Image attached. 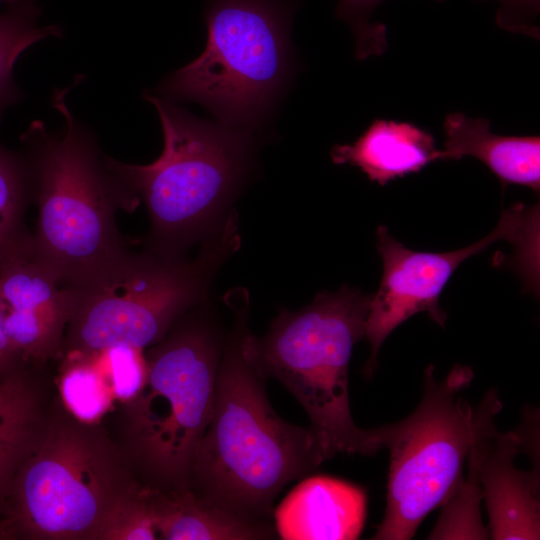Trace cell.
<instances>
[{"mask_svg":"<svg viewBox=\"0 0 540 540\" xmlns=\"http://www.w3.org/2000/svg\"><path fill=\"white\" fill-rule=\"evenodd\" d=\"M235 324L223 344L213 411L195 451L189 488L203 501L250 523L275 527L273 502L291 481L325 461L307 428L279 417L266 379L243 345L248 295H231Z\"/></svg>","mask_w":540,"mask_h":540,"instance_id":"6da1fadb","label":"cell"},{"mask_svg":"<svg viewBox=\"0 0 540 540\" xmlns=\"http://www.w3.org/2000/svg\"><path fill=\"white\" fill-rule=\"evenodd\" d=\"M144 98L161 120V155L148 165L105 161L147 209L145 249L181 258L218 233L233 212L230 206L251 167L252 131L197 118L152 92Z\"/></svg>","mask_w":540,"mask_h":540,"instance_id":"7a4b0ae2","label":"cell"},{"mask_svg":"<svg viewBox=\"0 0 540 540\" xmlns=\"http://www.w3.org/2000/svg\"><path fill=\"white\" fill-rule=\"evenodd\" d=\"M67 90L56 91L52 98L65 120L62 131L50 133L36 121L22 137L31 197L38 207L33 250L60 285L127 248L116 213L132 212L140 202L71 114Z\"/></svg>","mask_w":540,"mask_h":540,"instance_id":"3957f363","label":"cell"},{"mask_svg":"<svg viewBox=\"0 0 540 540\" xmlns=\"http://www.w3.org/2000/svg\"><path fill=\"white\" fill-rule=\"evenodd\" d=\"M236 213L202 242L193 260L127 247L62 285L68 304L66 350L98 354L114 346L155 345L175 322L204 302L221 264L239 247Z\"/></svg>","mask_w":540,"mask_h":540,"instance_id":"277c9868","label":"cell"},{"mask_svg":"<svg viewBox=\"0 0 540 540\" xmlns=\"http://www.w3.org/2000/svg\"><path fill=\"white\" fill-rule=\"evenodd\" d=\"M371 295L347 285L318 293L297 311L284 310L268 332H244L245 352L266 380L280 381L306 411L325 460L338 453L373 455L382 449L380 427L353 420L348 368L354 345L365 336Z\"/></svg>","mask_w":540,"mask_h":540,"instance_id":"5b68a950","label":"cell"},{"mask_svg":"<svg viewBox=\"0 0 540 540\" xmlns=\"http://www.w3.org/2000/svg\"><path fill=\"white\" fill-rule=\"evenodd\" d=\"M292 10L287 0H210L204 51L175 71L160 95L197 102L220 123L252 131L277 103L292 71Z\"/></svg>","mask_w":540,"mask_h":540,"instance_id":"8992f818","label":"cell"},{"mask_svg":"<svg viewBox=\"0 0 540 540\" xmlns=\"http://www.w3.org/2000/svg\"><path fill=\"white\" fill-rule=\"evenodd\" d=\"M197 307L150 350L144 384L127 402L130 449L152 480L150 487L159 490L189 487L195 451L213 411L224 343Z\"/></svg>","mask_w":540,"mask_h":540,"instance_id":"52a82bcc","label":"cell"},{"mask_svg":"<svg viewBox=\"0 0 540 540\" xmlns=\"http://www.w3.org/2000/svg\"><path fill=\"white\" fill-rule=\"evenodd\" d=\"M91 424L57 419L43 427L5 501L0 539H98L134 483L115 449Z\"/></svg>","mask_w":540,"mask_h":540,"instance_id":"ba28073f","label":"cell"},{"mask_svg":"<svg viewBox=\"0 0 540 540\" xmlns=\"http://www.w3.org/2000/svg\"><path fill=\"white\" fill-rule=\"evenodd\" d=\"M472 379L469 367L455 365L438 381L429 366L413 413L380 427L390 466L385 514L373 539H411L459 482L474 438V409L462 396Z\"/></svg>","mask_w":540,"mask_h":540,"instance_id":"9c48e42d","label":"cell"},{"mask_svg":"<svg viewBox=\"0 0 540 540\" xmlns=\"http://www.w3.org/2000/svg\"><path fill=\"white\" fill-rule=\"evenodd\" d=\"M376 248L382 257L383 275L371 295L365 325L371 353L364 367L371 376L386 338L404 321L420 312L444 326L446 314L439 297L458 266L492 243L507 240L515 247L516 265L523 276L539 270V205L516 203L503 211L495 229L476 243L458 250L431 253L413 251L398 242L385 226L376 231Z\"/></svg>","mask_w":540,"mask_h":540,"instance_id":"30bf717a","label":"cell"},{"mask_svg":"<svg viewBox=\"0 0 540 540\" xmlns=\"http://www.w3.org/2000/svg\"><path fill=\"white\" fill-rule=\"evenodd\" d=\"M0 304L6 334L26 363H43L60 349L68 304L32 235L0 260Z\"/></svg>","mask_w":540,"mask_h":540,"instance_id":"8fae6325","label":"cell"},{"mask_svg":"<svg viewBox=\"0 0 540 540\" xmlns=\"http://www.w3.org/2000/svg\"><path fill=\"white\" fill-rule=\"evenodd\" d=\"M502 409L492 401L480 430V483L490 519L491 537L497 540L539 539V460L531 471L518 469L514 460L523 447V434L502 433L494 417Z\"/></svg>","mask_w":540,"mask_h":540,"instance_id":"7c38bea8","label":"cell"},{"mask_svg":"<svg viewBox=\"0 0 540 540\" xmlns=\"http://www.w3.org/2000/svg\"><path fill=\"white\" fill-rule=\"evenodd\" d=\"M367 499L360 487L312 476L296 485L273 512L285 540H354L363 529Z\"/></svg>","mask_w":540,"mask_h":540,"instance_id":"4fadbf2b","label":"cell"},{"mask_svg":"<svg viewBox=\"0 0 540 540\" xmlns=\"http://www.w3.org/2000/svg\"><path fill=\"white\" fill-rule=\"evenodd\" d=\"M333 163L358 167L372 182H388L447 160L428 131L410 122L375 119L352 143L331 150Z\"/></svg>","mask_w":540,"mask_h":540,"instance_id":"5bb4252c","label":"cell"},{"mask_svg":"<svg viewBox=\"0 0 540 540\" xmlns=\"http://www.w3.org/2000/svg\"><path fill=\"white\" fill-rule=\"evenodd\" d=\"M443 131L447 160L475 157L499 179L503 189L518 184L539 192V136L498 135L491 131L489 120L459 112L446 115Z\"/></svg>","mask_w":540,"mask_h":540,"instance_id":"9a60e30c","label":"cell"},{"mask_svg":"<svg viewBox=\"0 0 540 540\" xmlns=\"http://www.w3.org/2000/svg\"><path fill=\"white\" fill-rule=\"evenodd\" d=\"M150 500L159 539L256 540L277 535L275 527L235 517L206 503L189 487L172 490L150 487Z\"/></svg>","mask_w":540,"mask_h":540,"instance_id":"2e32d148","label":"cell"},{"mask_svg":"<svg viewBox=\"0 0 540 540\" xmlns=\"http://www.w3.org/2000/svg\"><path fill=\"white\" fill-rule=\"evenodd\" d=\"M43 427L25 367L0 380V526L11 482Z\"/></svg>","mask_w":540,"mask_h":540,"instance_id":"e0dca14e","label":"cell"},{"mask_svg":"<svg viewBox=\"0 0 540 540\" xmlns=\"http://www.w3.org/2000/svg\"><path fill=\"white\" fill-rule=\"evenodd\" d=\"M39 15L40 8L35 0L8 5L0 14V118L7 107L20 99L13 77L18 57L33 44L61 35L56 25L39 26Z\"/></svg>","mask_w":540,"mask_h":540,"instance_id":"ac0fdd59","label":"cell"},{"mask_svg":"<svg viewBox=\"0 0 540 540\" xmlns=\"http://www.w3.org/2000/svg\"><path fill=\"white\" fill-rule=\"evenodd\" d=\"M480 450L473 444L467 455V475L461 476L450 496L442 504L439 520L429 539H486L481 522L483 500L480 483Z\"/></svg>","mask_w":540,"mask_h":540,"instance_id":"d6986e66","label":"cell"},{"mask_svg":"<svg viewBox=\"0 0 540 540\" xmlns=\"http://www.w3.org/2000/svg\"><path fill=\"white\" fill-rule=\"evenodd\" d=\"M31 198L24 158L0 144V260L32 235L24 221Z\"/></svg>","mask_w":540,"mask_h":540,"instance_id":"ffe728a7","label":"cell"},{"mask_svg":"<svg viewBox=\"0 0 540 540\" xmlns=\"http://www.w3.org/2000/svg\"><path fill=\"white\" fill-rule=\"evenodd\" d=\"M73 358L60 379V392L70 414L92 424L107 411L113 392L109 380L93 362L92 354L70 353Z\"/></svg>","mask_w":540,"mask_h":540,"instance_id":"44dd1931","label":"cell"},{"mask_svg":"<svg viewBox=\"0 0 540 540\" xmlns=\"http://www.w3.org/2000/svg\"><path fill=\"white\" fill-rule=\"evenodd\" d=\"M98 539H159L150 500V486L134 482L109 512Z\"/></svg>","mask_w":540,"mask_h":540,"instance_id":"7402d4cb","label":"cell"},{"mask_svg":"<svg viewBox=\"0 0 540 540\" xmlns=\"http://www.w3.org/2000/svg\"><path fill=\"white\" fill-rule=\"evenodd\" d=\"M382 1L338 0L336 16L350 24L356 39V57L360 60L380 55L387 48L385 25L370 22L371 13Z\"/></svg>","mask_w":540,"mask_h":540,"instance_id":"603a6c76","label":"cell"},{"mask_svg":"<svg viewBox=\"0 0 540 540\" xmlns=\"http://www.w3.org/2000/svg\"><path fill=\"white\" fill-rule=\"evenodd\" d=\"M104 361L113 396L126 403L141 390L147 373L142 350L130 346H114L98 353Z\"/></svg>","mask_w":540,"mask_h":540,"instance_id":"cb8c5ba5","label":"cell"},{"mask_svg":"<svg viewBox=\"0 0 540 540\" xmlns=\"http://www.w3.org/2000/svg\"><path fill=\"white\" fill-rule=\"evenodd\" d=\"M498 1L501 8L497 14V21L501 27L538 38V29L532 21L539 12V0Z\"/></svg>","mask_w":540,"mask_h":540,"instance_id":"d4e9b609","label":"cell"},{"mask_svg":"<svg viewBox=\"0 0 540 540\" xmlns=\"http://www.w3.org/2000/svg\"><path fill=\"white\" fill-rule=\"evenodd\" d=\"M27 364L6 334L0 304V380L10 376Z\"/></svg>","mask_w":540,"mask_h":540,"instance_id":"484cf974","label":"cell"},{"mask_svg":"<svg viewBox=\"0 0 540 540\" xmlns=\"http://www.w3.org/2000/svg\"><path fill=\"white\" fill-rule=\"evenodd\" d=\"M25 0H0V4L6 2L7 5L16 4Z\"/></svg>","mask_w":540,"mask_h":540,"instance_id":"4316f807","label":"cell"}]
</instances>
